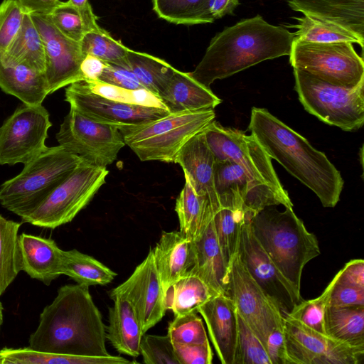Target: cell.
<instances>
[{
  "instance_id": "12",
  "label": "cell",
  "mask_w": 364,
  "mask_h": 364,
  "mask_svg": "<svg viewBox=\"0 0 364 364\" xmlns=\"http://www.w3.org/2000/svg\"><path fill=\"white\" fill-rule=\"evenodd\" d=\"M51 126L41 105H20L0 127V165L24 164L41 153Z\"/></svg>"
},
{
  "instance_id": "30",
  "label": "cell",
  "mask_w": 364,
  "mask_h": 364,
  "mask_svg": "<svg viewBox=\"0 0 364 364\" xmlns=\"http://www.w3.org/2000/svg\"><path fill=\"white\" fill-rule=\"evenodd\" d=\"M122 356H84L36 350L28 347L0 350V364H128Z\"/></svg>"
},
{
  "instance_id": "57",
  "label": "cell",
  "mask_w": 364,
  "mask_h": 364,
  "mask_svg": "<svg viewBox=\"0 0 364 364\" xmlns=\"http://www.w3.org/2000/svg\"><path fill=\"white\" fill-rule=\"evenodd\" d=\"M3 311H4V308H3L1 302L0 301V331H1V325L3 323Z\"/></svg>"
},
{
  "instance_id": "13",
  "label": "cell",
  "mask_w": 364,
  "mask_h": 364,
  "mask_svg": "<svg viewBox=\"0 0 364 364\" xmlns=\"http://www.w3.org/2000/svg\"><path fill=\"white\" fill-rule=\"evenodd\" d=\"M229 296L238 314L259 338L264 348L269 333L284 326V315L273 300L248 272L237 252L229 264Z\"/></svg>"
},
{
  "instance_id": "22",
  "label": "cell",
  "mask_w": 364,
  "mask_h": 364,
  "mask_svg": "<svg viewBox=\"0 0 364 364\" xmlns=\"http://www.w3.org/2000/svg\"><path fill=\"white\" fill-rule=\"evenodd\" d=\"M174 163L181 166L195 191L209 199L215 212L220 209L214 187L215 159L203 131L182 146Z\"/></svg>"
},
{
  "instance_id": "29",
  "label": "cell",
  "mask_w": 364,
  "mask_h": 364,
  "mask_svg": "<svg viewBox=\"0 0 364 364\" xmlns=\"http://www.w3.org/2000/svg\"><path fill=\"white\" fill-rule=\"evenodd\" d=\"M175 210L180 231L191 240L199 236L215 213L209 199L198 194L186 177L184 186L176 199Z\"/></svg>"
},
{
  "instance_id": "45",
  "label": "cell",
  "mask_w": 364,
  "mask_h": 364,
  "mask_svg": "<svg viewBox=\"0 0 364 364\" xmlns=\"http://www.w3.org/2000/svg\"><path fill=\"white\" fill-rule=\"evenodd\" d=\"M198 311L174 316L168 328L173 343L203 344L209 343L201 318Z\"/></svg>"
},
{
  "instance_id": "50",
  "label": "cell",
  "mask_w": 364,
  "mask_h": 364,
  "mask_svg": "<svg viewBox=\"0 0 364 364\" xmlns=\"http://www.w3.org/2000/svg\"><path fill=\"white\" fill-rule=\"evenodd\" d=\"M98 80L119 87L146 90L131 70L112 63H107Z\"/></svg>"
},
{
  "instance_id": "41",
  "label": "cell",
  "mask_w": 364,
  "mask_h": 364,
  "mask_svg": "<svg viewBox=\"0 0 364 364\" xmlns=\"http://www.w3.org/2000/svg\"><path fill=\"white\" fill-rule=\"evenodd\" d=\"M245 219V212L242 208H220L213 216L217 240L228 264L237 252L241 228Z\"/></svg>"
},
{
  "instance_id": "40",
  "label": "cell",
  "mask_w": 364,
  "mask_h": 364,
  "mask_svg": "<svg viewBox=\"0 0 364 364\" xmlns=\"http://www.w3.org/2000/svg\"><path fill=\"white\" fill-rule=\"evenodd\" d=\"M80 46L85 56L90 54L107 63L129 69L127 62L129 48L100 26L87 32L80 41Z\"/></svg>"
},
{
  "instance_id": "33",
  "label": "cell",
  "mask_w": 364,
  "mask_h": 364,
  "mask_svg": "<svg viewBox=\"0 0 364 364\" xmlns=\"http://www.w3.org/2000/svg\"><path fill=\"white\" fill-rule=\"evenodd\" d=\"M328 336L355 347H364V306H328L325 315Z\"/></svg>"
},
{
  "instance_id": "28",
  "label": "cell",
  "mask_w": 364,
  "mask_h": 364,
  "mask_svg": "<svg viewBox=\"0 0 364 364\" xmlns=\"http://www.w3.org/2000/svg\"><path fill=\"white\" fill-rule=\"evenodd\" d=\"M0 88L27 105H41L49 90L44 73L8 62L0 55Z\"/></svg>"
},
{
  "instance_id": "7",
  "label": "cell",
  "mask_w": 364,
  "mask_h": 364,
  "mask_svg": "<svg viewBox=\"0 0 364 364\" xmlns=\"http://www.w3.org/2000/svg\"><path fill=\"white\" fill-rule=\"evenodd\" d=\"M294 89L304 109L323 122L355 132L364 123V80L346 87L294 69Z\"/></svg>"
},
{
  "instance_id": "23",
  "label": "cell",
  "mask_w": 364,
  "mask_h": 364,
  "mask_svg": "<svg viewBox=\"0 0 364 364\" xmlns=\"http://www.w3.org/2000/svg\"><path fill=\"white\" fill-rule=\"evenodd\" d=\"M21 271L48 286L61 275L63 250L50 238L22 233L18 239Z\"/></svg>"
},
{
  "instance_id": "17",
  "label": "cell",
  "mask_w": 364,
  "mask_h": 364,
  "mask_svg": "<svg viewBox=\"0 0 364 364\" xmlns=\"http://www.w3.org/2000/svg\"><path fill=\"white\" fill-rule=\"evenodd\" d=\"M43 42L45 71L49 93L83 81L80 64L84 58L80 43L63 35L47 15L30 14Z\"/></svg>"
},
{
  "instance_id": "37",
  "label": "cell",
  "mask_w": 364,
  "mask_h": 364,
  "mask_svg": "<svg viewBox=\"0 0 364 364\" xmlns=\"http://www.w3.org/2000/svg\"><path fill=\"white\" fill-rule=\"evenodd\" d=\"M157 16L170 23L183 25L211 23L208 0H152Z\"/></svg>"
},
{
  "instance_id": "3",
  "label": "cell",
  "mask_w": 364,
  "mask_h": 364,
  "mask_svg": "<svg viewBox=\"0 0 364 364\" xmlns=\"http://www.w3.org/2000/svg\"><path fill=\"white\" fill-rule=\"evenodd\" d=\"M248 129L269 157L314 192L323 207L337 205L344 182L324 153L264 108L252 109Z\"/></svg>"
},
{
  "instance_id": "46",
  "label": "cell",
  "mask_w": 364,
  "mask_h": 364,
  "mask_svg": "<svg viewBox=\"0 0 364 364\" xmlns=\"http://www.w3.org/2000/svg\"><path fill=\"white\" fill-rule=\"evenodd\" d=\"M139 346L140 355L146 364H179L173 343L167 334L144 335Z\"/></svg>"
},
{
  "instance_id": "5",
  "label": "cell",
  "mask_w": 364,
  "mask_h": 364,
  "mask_svg": "<svg viewBox=\"0 0 364 364\" xmlns=\"http://www.w3.org/2000/svg\"><path fill=\"white\" fill-rule=\"evenodd\" d=\"M83 159L58 145L46 147L0 186V204L21 218L36 208Z\"/></svg>"
},
{
  "instance_id": "56",
  "label": "cell",
  "mask_w": 364,
  "mask_h": 364,
  "mask_svg": "<svg viewBox=\"0 0 364 364\" xmlns=\"http://www.w3.org/2000/svg\"><path fill=\"white\" fill-rule=\"evenodd\" d=\"M68 2L78 8L85 7L90 4L88 0H68Z\"/></svg>"
},
{
  "instance_id": "47",
  "label": "cell",
  "mask_w": 364,
  "mask_h": 364,
  "mask_svg": "<svg viewBox=\"0 0 364 364\" xmlns=\"http://www.w3.org/2000/svg\"><path fill=\"white\" fill-rule=\"evenodd\" d=\"M26 13L16 0L0 4V53H5L18 35Z\"/></svg>"
},
{
  "instance_id": "27",
  "label": "cell",
  "mask_w": 364,
  "mask_h": 364,
  "mask_svg": "<svg viewBox=\"0 0 364 364\" xmlns=\"http://www.w3.org/2000/svg\"><path fill=\"white\" fill-rule=\"evenodd\" d=\"M110 298L114 305L109 308L106 338L119 353L136 358L140 355L139 346L144 335L135 311L123 296Z\"/></svg>"
},
{
  "instance_id": "53",
  "label": "cell",
  "mask_w": 364,
  "mask_h": 364,
  "mask_svg": "<svg viewBox=\"0 0 364 364\" xmlns=\"http://www.w3.org/2000/svg\"><path fill=\"white\" fill-rule=\"evenodd\" d=\"M107 63L100 58L87 54L80 64V73L83 80H98L102 75Z\"/></svg>"
},
{
  "instance_id": "20",
  "label": "cell",
  "mask_w": 364,
  "mask_h": 364,
  "mask_svg": "<svg viewBox=\"0 0 364 364\" xmlns=\"http://www.w3.org/2000/svg\"><path fill=\"white\" fill-rule=\"evenodd\" d=\"M213 219L191 240V264L188 272L201 279L215 295L229 296V264L220 248Z\"/></svg>"
},
{
  "instance_id": "1",
  "label": "cell",
  "mask_w": 364,
  "mask_h": 364,
  "mask_svg": "<svg viewBox=\"0 0 364 364\" xmlns=\"http://www.w3.org/2000/svg\"><path fill=\"white\" fill-rule=\"evenodd\" d=\"M102 316L89 287L65 284L44 307L28 348L40 351L84 356H109Z\"/></svg>"
},
{
  "instance_id": "31",
  "label": "cell",
  "mask_w": 364,
  "mask_h": 364,
  "mask_svg": "<svg viewBox=\"0 0 364 364\" xmlns=\"http://www.w3.org/2000/svg\"><path fill=\"white\" fill-rule=\"evenodd\" d=\"M215 296L205 282L197 275L186 272L173 282L164 292V305L174 316L193 311Z\"/></svg>"
},
{
  "instance_id": "58",
  "label": "cell",
  "mask_w": 364,
  "mask_h": 364,
  "mask_svg": "<svg viewBox=\"0 0 364 364\" xmlns=\"http://www.w3.org/2000/svg\"><path fill=\"white\" fill-rule=\"evenodd\" d=\"M1 350V349H0Z\"/></svg>"
},
{
  "instance_id": "8",
  "label": "cell",
  "mask_w": 364,
  "mask_h": 364,
  "mask_svg": "<svg viewBox=\"0 0 364 364\" xmlns=\"http://www.w3.org/2000/svg\"><path fill=\"white\" fill-rule=\"evenodd\" d=\"M108 170L82 160L23 223L55 229L72 221L105 183Z\"/></svg>"
},
{
  "instance_id": "18",
  "label": "cell",
  "mask_w": 364,
  "mask_h": 364,
  "mask_svg": "<svg viewBox=\"0 0 364 364\" xmlns=\"http://www.w3.org/2000/svg\"><path fill=\"white\" fill-rule=\"evenodd\" d=\"M121 295L134 308L143 335L164 316V291L154 262L152 249L130 277L112 289L109 297Z\"/></svg>"
},
{
  "instance_id": "4",
  "label": "cell",
  "mask_w": 364,
  "mask_h": 364,
  "mask_svg": "<svg viewBox=\"0 0 364 364\" xmlns=\"http://www.w3.org/2000/svg\"><path fill=\"white\" fill-rule=\"evenodd\" d=\"M257 240L274 264L301 297V280L305 265L320 254L318 242L303 221L285 208L268 206L250 218Z\"/></svg>"
},
{
  "instance_id": "55",
  "label": "cell",
  "mask_w": 364,
  "mask_h": 364,
  "mask_svg": "<svg viewBox=\"0 0 364 364\" xmlns=\"http://www.w3.org/2000/svg\"><path fill=\"white\" fill-rule=\"evenodd\" d=\"M239 0H208V10L214 20L227 14H232Z\"/></svg>"
},
{
  "instance_id": "11",
  "label": "cell",
  "mask_w": 364,
  "mask_h": 364,
  "mask_svg": "<svg viewBox=\"0 0 364 364\" xmlns=\"http://www.w3.org/2000/svg\"><path fill=\"white\" fill-rule=\"evenodd\" d=\"M56 139L69 152L105 168L126 145L117 126L95 121L72 108L64 117Z\"/></svg>"
},
{
  "instance_id": "19",
  "label": "cell",
  "mask_w": 364,
  "mask_h": 364,
  "mask_svg": "<svg viewBox=\"0 0 364 364\" xmlns=\"http://www.w3.org/2000/svg\"><path fill=\"white\" fill-rule=\"evenodd\" d=\"M65 100L70 108L87 117L117 127L143 124L170 113L164 109L128 105L101 97L91 92L83 81L69 85Z\"/></svg>"
},
{
  "instance_id": "52",
  "label": "cell",
  "mask_w": 364,
  "mask_h": 364,
  "mask_svg": "<svg viewBox=\"0 0 364 364\" xmlns=\"http://www.w3.org/2000/svg\"><path fill=\"white\" fill-rule=\"evenodd\" d=\"M265 349L272 364H288L284 326L274 328L269 334Z\"/></svg>"
},
{
  "instance_id": "21",
  "label": "cell",
  "mask_w": 364,
  "mask_h": 364,
  "mask_svg": "<svg viewBox=\"0 0 364 364\" xmlns=\"http://www.w3.org/2000/svg\"><path fill=\"white\" fill-rule=\"evenodd\" d=\"M223 364H234L237 339V312L232 299L215 295L197 308Z\"/></svg>"
},
{
  "instance_id": "16",
  "label": "cell",
  "mask_w": 364,
  "mask_h": 364,
  "mask_svg": "<svg viewBox=\"0 0 364 364\" xmlns=\"http://www.w3.org/2000/svg\"><path fill=\"white\" fill-rule=\"evenodd\" d=\"M252 216L245 213L237 254L253 279L273 300L282 314H287L303 299L297 296L257 240L250 224Z\"/></svg>"
},
{
  "instance_id": "44",
  "label": "cell",
  "mask_w": 364,
  "mask_h": 364,
  "mask_svg": "<svg viewBox=\"0 0 364 364\" xmlns=\"http://www.w3.org/2000/svg\"><path fill=\"white\" fill-rule=\"evenodd\" d=\"M331 287L328 284L323 293L318 297L310 300H302L295 304L291 311L287 314L307 327L318 332L325 333V315L328 306Z\"/></svg>"
},
{
  "instance_id": "34",
  "label": "cell",
  "mask_w": 364,
  "mask_h": 364,
  "mask_svg": "<svg viewBox=\"0 0 364 364\" xmlns=\"http://www.w3.org/2000/svg\"><path fill=\"white\" fill-rule=\"evenodd\" d=\"M61 274L88 287L107 285L117 276L115 272L95 258L75 249L63 250Z\"/></svg>"
},
{
  "instance_id": "49",
  "label": "cell",
  "mask_w": 364,
  "mask_h": 364,
  "mask_svg": "<svg viewBox=\"0 0 364 364\" xmlns=\"http://www.w3.org/2000/svg\"><path fill=\"white\" fill-rule=\"evenodd\" d=\"M179 364H211L213 353L209 343L203 344L173 343Z\"/></svg>"
},
{
  "instance_id": "43",
  "label": "cell",
  "mask_w": 364,
  "mask_h": 364,
  "mask_svg": "<svg viewBox=\"0 0 364 364\" xmlns=\"http://www.w3.org/2000/svg\"><path fill=\"white\" fill-rule=\"evenodd\" d=\"M234 364H272L263 343L238 313Z\"/></svg>"
},
{
  "instance_id": "54",
  "label": "cell",
  "mask_w": 364,
  "mask_h": 364,
  "mask_svg": "<svg viewBox=\"0 0 364 364\" xmlns=\"http://www.w3.org/2000/svg\"><path fill=\"white\" fill-rule=\"evenodd\" d=\"M26 13L48 15L61 2L60 0H16Z\"/></svg>"
},
{
  "instance_id": "2",
  "label": "cell",
  "mask_w": 364,
  "mask_h": 364,
  "mask_svg": "<svg viewBox=\"0 0 364 364\" xmlns=\"http://www.w3.org/2000/svg\"><path fill=\"white\" fill-rule=\"evenodd\" d=\"M294 38V33L269 23L259 15L243 19L211 39L202 60L189 74L210 88L216 80L262 61L289 55Z\"/></svg>"
},
{
  "instance_id": "9",
  "label": "cell",
  "mask_w": 364,
  "mask_h": 364,
  "mask_svg": "<svg viewBox=\"0 0 364 364\" xmlns=\"http://www.w3.org/2000/svg\"><path fill=\"white\" fill-rule=\"evenodd\" d=\"M289 63L326 82L353 87L364 80V62L350 42L314 43L294 38Z\"/></svg>"
},
{
  "instance_id": "24",
  "label": "cell",
  "mask_w": 364,
  "mask_h": 364,
  "mask_svg": "<svg viewBox=\"0 0 364 364\" xmlns=\"http://www.w3.org/2000/svg\"><path fill=\"white\" fill-rule=\"evenodd\" d=\"M289 7L341 26L364 40V0H287Z\"/></svg>"
},
{
  "instance_id": "51",
  "label": "cell",
  "mask_w": 364,
  "mask_h": 364,
  "mask_svg": "<svg viewBox=\"0 0 364 364\" xmlns=\"http://www.w3.org/2000/svg\"><path fill=\"white\" fill-rule=\"evenodd\" d=\"M333 279L338 284L364 289V260L362 259L350 260Z\"/></svg>"
},
{
  "instance_id": "10",
  "label": "cell",
  "mask_w": 364,
  "mask_h": 364,
  "mask_svg": "<svg viewBox=\"0 0 364 364\" xmlns=\"http://www.w3.org/2000/svg\"><path fill=\"white\" fill-rule=\"evenodd\" d=\"M215 161H232L242 167L255 181L269 186L293 206L272 164V159L256 138L212 121L203 131Z\"/></svg>"
},
{
  "instance_id": "26",
  "label": "cell",
  "mask_w": 364,
  "mask_h": 364,
  "mask_svg": "<svg viewBox=\"0 0 364 364\" xmlns=\"http://www.w3.org/2000/svg\"><path fill=\"white\" fill-rule=\"evenodd\" d=\"M164 291L183 275L191 264V240L179 231L163 232L152 249Z\"/></svg>"
},
{
  "instance_id": "15",
  "label": "cell",
  "mask_w": 364,
  "mask_h": 364,
  "mask_svg": "<svg viewBox=\"0 0 364 364\" xmlns=\"http://www.w3.org/2000/svg\"><path fill=\"white\" fill-rule=\"evenodd\" d=\"M214 187L220 208H242L252 215L268 206L293 208L269 186L251 178L230 160L215 161Z\"/></svg>"
},
{
  "instance_id": "42",
  "label": "cell",
  "mask_w": 364,
  "mask_h": 364,
  "mask_svg": "<svg viewBox=\"0 0 364 364\" xmlns=\"http://www.w3.org/2000/svg\"><path fill=\"white\" fill-rule=\"evenodd\" d=\"M83 82L91 92L116 102L167 109L158 96L144 89L119 87L99 80H83Z\"/></svg>"
},
{
  "instance_id": "6",
  "label": "cell",
  "mask_w": 364,
  "mask_h": 364,
  "mask_svg": "<svg viewBox=\"0 0 364 364\" xmlns=\"http://www.w3.org/2000/svg\"><path fill=\"white\" fill-rule=\"evenodd\" d=\"M214 109L170 112L140 124L120 125L124 143L143 161L174 163L182 146L214 120Z\"/></svg>"
},
{
  "instance_id": "36",
  "label": "cell",
  "mask_w": 364,
  "mask_h": 364,
  "mask_svg": "<svg viewBox=\"0 0 364 364\" xmlns=\"http://www.w3.org/2000/svg\"><path fill=\"white\" fill-rule=\"evenodd\" d=\"M47 16L63 35L79 43L87 32L100 27L90 4L78 8L68 1H61Z\"/></svg>"
},
{
  "instance_id": "48",
  "label": "cell",
  "mask_w": 364,
  "mask_h": 364,
  "mask_svg": "<svg viewBox=\"0 0 364 364\" xmlns=\"http://www.w3.org/2000/svg\"><path fill=\"white\" fill-rule=\"evenodd\" d=\"M331 287L328 306H364V289L336 283L333 279Z\"/></svg>"
},
{
  "instance_id": "35",
  "label": "cell",
  "mask_w": 364,
  "mask_h": 364,
  "mask_svg": "<svg viewBox=\"0 0 364 364\" xmlns=\"http://www.w3.org/2000/svg\"><path fill=\"white\" fill-rule=\"evenodd\" d=\"M127 62L141 85L156 96L166 88L177 70L161 58L130 48Z\"/></svg>"
},
{
  "instance_id": "14",
  "label": "cell",
  "mask_w": 364,
  "mask_h": 364,
  "mask_svg": "<svg viewBox=\"0 0 364 364\" xmlns=\"http://www.w3.org/2000/svg\"><path fill=\"white\" fill-rule=\"evenodd\" d=\"M288 364H358L364 347H355L311 329L284 315Z\"/></svg>"
},
{
  "instance_id": "39",
  "label": "cell",
  "mask_w": 364,
  "mask_h": 364,
  "mask_svg": "<svg viewBox=\"0 0 364 364\" xmlns=\"http://www.w3.org/2000/svg\"><path fill=\"white\" fill-rule=\"evenodd\" d=\"M21 225L0 215V296L21 272L18 245Z\"/></svg>"
},
{
  "instance_id": "25",
  "label": "cell",
  "mask_w": 364,
  "mask_h": 364,
  "mask_svg": "<svg viewBox=\"0 0 364 364\" xmlns=\"http://www.w3.org/2000/svg\"><path fill=\"white\" fill-rule=\"evenodd\" d=\"M169 112L214 109L222 100L189 73L176 70L166 88L158 95Z\"/></svg>"
},
{
  "instance_id": "38",
  "label": "cell",
  "mask_w": 364,
  "mask_h": 364,
  "mask_svg": "<svg viewBox=\"0 0 364 364\" xmlns=\"http://www.w3.org/2000/svg\"><path fill=\"white\" fill-rule=\"evenodd\" d=\"M297 28L294 38L314 43L350 42L363 47L364 40L345 28L326 20L309 16L294 17Z\"/></svg>"
},
{
  "instance_id": "32",
  "label": "cell",
  "mask_w": 364,
  "mask_h": 364,
  "mask_svg": "<svg viewBox=\"0 0 364 364\" xmlns=\"http://www.w3.org/2000/svg\"><path fill=\"white\" fill-rule=\"evenodd\" d=\"M1 57L23 64L39 72L45 71V51L42 37L29 14L24 16L21 28L7 50Z\"/></svg>"
}]
</instances>
